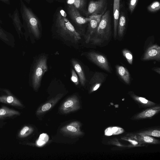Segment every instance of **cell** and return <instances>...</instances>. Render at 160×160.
<instances>
[{"label":"cell","instance_id":"cell-1","mask_svg":"<svg viewBox=\"0 0 160 160\" xmlns=\"http://www.w3.org/2000/svg\"><path fill=\"white\" fill-rule=\"evenodd\" d=\"M63 11H60L56 21L57 32L64 39L76 43L81 39L79 33L66 18Z\"/></svg>","mask_w":160,"mask_h":160},{"label":"cell","instance_id":"cell-2","mask_svg":"<svg viewBox=\"0 0 160 160\" xmlns=\"http://www.w3.org/2000/svg\"><path fill=\"white\" fill-rule=\"evenodd\" d=\"M111 17L109 10H107L102 15L97 29L92 35L89 42L94 45H100L108 40L111 34Z\"/></svg>","mask_w":160,"mask_h":160},{"label":"cell","instance_id":"cell-3","mask_svg":"<svg viewBox=\"0 0 160 160\" xmlns=\"http://www.w3.org/2000/svg\"><path fill=\"white\" fill-rule=\"evenodd\" d=\"M20 9L23 23L36 38H38L40 32V23L38 18L22 0H20Z\"/></svg>","mask_w":160,"mask_h":160},{"label":"cell","instance_id":"cell-4","mask_svg":"<svg viewBox=\"0 0 160 160\" xmlns=\"http://www.w3.org/2000/svg\"><path fill=\"white\" fill-rule=\"evenodd\" d=\"M47 70V57L41 56L37 62L32 76V84L35 89L39 87L42 78Z\"/></svg>","mask_w":160,"mask_h":160},{"label":"cell","instance_id":"cell-5","mask_svg":"<svg viewBox=\"0 0 160 160\" xmlns=\"http://www.w3.org/2000/svg\"><path fill=\"white\" fill-rule=\"evenodd\" d=\"M107 6V0L91 1L88 6L87 15H103L106 11Z\"/></svg>","mask_w":160,"mask_h":160},{"label":"cell","instance_id":"cell-6","mask_svg":"<svg viewBox=\"0 0 160 160\" xmlns=\"http://www.w3.org/2000/svg\"><path fill=\"white\" fill-rule=\"evenodd\" d=\"M102 14H93L89 16L90 20L88 30L84 37L86 43L89 42L90 40L92 35L97 30L100 23Z\"/></svg>","mask_w":160,"mask_h":160},{"label":"cell","instance_id":"cell-7","mask_svg":"<svg viewBox=\"0 0 160 160\" xmlns=\"http://www.w3.org/2000/svg\"><path fill=\"white\" fill-rule=\"evenodd\" d=\"M88 58L101 68L110 72V69L108 61L103 55L94 52H90L87 54Z\"/></svg>","mask_w":160,"mask_h":160},{"label":"cell","instance_id":"cell-8","mask_svg":"<svg viewBox=\"0 0 160 160\" xmlns=\"http://www.w3.org/2000/svg\"><path fill=\"white\" fill-rule=\"evenodd\" d=\"M80 108L79 100L75 95L72 96L67 99L60 108L61 112L67 113L78 110Z\"/></svg>","mask_w":160,"mask_h":160},{"label":"cell","instance_id":"cell-9","mask_svg":"<svg viewBox=\"0 0 160 160\" xmlns=\"http://www.w3.org/2000/svg\"><path fill=\"white\" fill-rule=\"evenodd\" d=\"M68 12L71 19L75 23L82 25L88 22L90 18L82 16L78 10L73 5L69 4L68 7Z\"/></svg>","mask_w":160,"mask_h":160},{"label":"cell","instance_id":"cell-10","mask_svg":"<svg viewBox=\"0 0 160 160\" xmlns=\"http://www.w3.org/2000/svg\"><path fill=\"white\" fill-rule=\"evenodd\" d=\"M142 60H160V47L157 45H153L149 47L144 55Z\"/></svg>","mask_w":160,"mask_h":160},{"label":"cell","instance_id":"cell-11","mask_svg":"<svg viewBox=\"0 0 160 160\" xmlns=\"http://www.w3.org/2000/svg\"><path fill=\"white\" fill-rule=\"evenodd\" d=\"M79 122H72L63 128L61 131L65 133L72 136L81 135L82 133L80 131Z\"/></svg>","mask_w":160,"mask_h":160},{"label":"cell","instance_id":"cell-12","mask_svg":"<svg viewBox=\"0 0 160 160\" xmlns=\"http://www.w3.org/2000/svg\"><path fill=\"white\" fill-rule=\"evenodd\" d=\"M105 78V76L102 73L96 72L89 82L91 86V91L93 92L97 90L103 82Z\"/></svg>","mask_w":160,"mask_h":160},{"label":"cell","instance_id":"cell-13","mask_svg":"<svg viewBox=\"0 0 160 160\" xmlns=\"http://www.w3.org/2000/svg\"><path fill=\"white\" fill-rule=\"evenodd\" d=\"M120 0H114L113 4V14L114 22V36L116 38L117 34V26L120 13Z\"/></svg>","mask_w":160,"mask_h":160},{"label":"cell","instance_id":"cell-14","mask_svg":"<svg viewBox=\"0 0 160 160\" xmlns=\"http://www.w3.org/2000/svg\"><path fill=\"white\" fill-rule=\"evenodd\" d=\"M72 64L78 74L81 84L84 86L86 82V79L83 69L79 63L75 60L72 59Z\"/></svg>","mask_w":160,"mask_h":160},{"label":"cell","instance_id":"cell-15","mask_svg":"<svg viewBox=\"0 0 160 160\" xmlns=\"http://www.w3.org/2000/svg\"><path fill=\"white\" fill-rule=\"evenodd\" d=\"M126 24V18L124 13L121 12L118 21L117 32L119 37H122L124 34Z\"/></svg>","mask_w":160,"mask_h":160},{"label":"cell","instance_id":"cell-16","mask_svg":"<svg viewBox=\"0 0 160 160\" xmlns=\"http://www.w3.org/2000/svg\"><path fill=\"white\" fill-rule=\"evenodd\" d=\"M116 69L118 74L121 78L126 83L129 84L130 82V75L127 69L121 66H117Z\"/></svg>","mask_w":160,"mask_h":160},{"label":"cell","instance_id":"cell-17","mask_svg":"<svg viewBox=\"0 0 160 160\" xmlns=\"http://www.w3.org/2000/svg\"><path fill=\"white\" fill-rule=\"evenodd\" d=\"M62 96L61 94H59L55 98L43 105L38 110L37 112L38 114L43 113L49 110L54 105V103H55Z\"/></svg>","mask_w":160,"mask_h":160},{"label":"cell","instance_id":"cell-18","mask_svg":"<svg viewBox=\"0 0 160 160\" xmlns=\"http://www.w3.org/2000/svg\"><path fill=\"white\" fill-rule=\"evenodd\" d=\"M19 114L18 112L5 107L0 108V119L9 117Z\"/></svg>","mask_w":160,"mask_h":160},{"label":"cell","instance_id":"cell-19","mask_svg":"<svg viewBox=\"0 0 160 160\" xmlns=\"http://www.w3.org/2000/svg\"><path fill=\"white\" fill-rule=\"evenodd\" d=\"M0 102L7 103L12 105L21 106L20 102L12 96L0 97Z\"/></svg>","mask_w":160,"mask_h":160},{"label":"cell","instance_id":"cell-20","mask_svg":"<svg viewBox=\"0 0 160 160\" xmlns=\"http://www.w3.org/2000/svg\"><path fill=\"white\" fill-rule=\"evenodd\" d=\"M124 132V129L119 127H109L107 128L105 130V135L110 136L112 135H116L121 134Z\"/></svg>","mask_w":160,"mask_h":160},{"label":"cell","instance_id":"cell-21","mask_svg":"<svg viewBox=\"0 0 160 160\" xmlns=\"http://www.w3.org/2000/svg\"><path fill=\"white\" fill-rule=\"evenodd\" d=\"M159 110V107L151 108L139 113L137 117L142 118L151 117L156 114Z\"/></svg>","mask_w":160,"mask_h":160},{"label":"cell","instance_id":"cell-22","mask_svg":"<svg viewBox=\"0 0 160 160\" xmlns=\"http://www.w3.org/2000/svg\"><path fill=\"white\" fill-rule=\"evenodd\" d=\"M11 18L17 29L19 32L21 31V28L22 25L19 18L18 11L17 9L14 12L13 15L11 16Z\"/></svg>","mask_w":160,"mask_h":160},{"label":"cell","instance_id":"cell-23","mask_svg":"<svg viewBox=\"0 0 160 160\" xmlns=\"http://www.w3.org/2000/svg\"><path fill=\"white\" fill-rule=\"evenodd\" d=\"M48 135L45 133L41 134L36 142V144L38 146H42L45 144L48 141Z\"/></svg>","mask_w":160,"mask_h":160},{"label":"cell","instance_id":"cell-24","mask_svg":"<svg viewBox=\"0 0 160 160\" xmlns=\"http://www.w3.org/2000/svg\"><path fill=\"white\" fill-rule=\"evenodd\" d=\"M160 9V3L158 1L152 2L147 7V10L151 12H154L158 11Z\"/></svg>","mask_w":160,"mask_h":160},{"label":"cell","instance_id":"cell-25","mask_svg":"<svg viewBox=\"0 0 160 160\" xmlns=\"http://www.w3.org/2000/svg\"><path fill=\"white\" fill-rule=\"evenodd\" d=\"M86 2V0H74L73 5L78 10H83Z\"/></svg>","mask_w":160,"mask_h":160},{"label":"cell","instance_id":"cell-26","mask_svg":"<svg viewBox=\"0 0 160 160\" xmlns=\"http://www.w3.org/2000/svg\"><path fill=\"white\" fill-rule=\"evenodd\" d=\"M32 131V130L31 128L28 126H25L20 131L19 136L20 137H26L29 135Z\"/></svg>","mask_w":160,"mask_h":160},{"label":"cell","instance_id":"cell-27","mask_svg":"<svg viewBox=\"0 0 160 160\" xmlns=\"http://www.w3.org/2000/svg\"><path fill=\"white\" fill-rule=\"evenodd\" d=\"M122 53L128 62L132 64L133 61V56L131 52L128 50L124 49L122 51Z\"/></svg>","mask_w":160,"mask_h":160},{"label":"cell","instance_id":"cell-28","mask_svg":"<svg viewBox=\"0 0 160 160\" xmlns=\"http://www.w3.org/2000/svg\"><path fill=\"white\" fill-rule=\"evenodd\" d=\"M71 71V80L76 85H78L79 81L78 76L73 69H72Z\"/></svg>","mask_w":160,"mask_h":160},{"label":"cell","instance_id":"cell-29","mask_svg":"<svg viewBox=\"0 0 160 160\" xmlns=\"http://www.w3.org/2000/svg\"><path fill=\"white\" fill-rule=\"evenodd\" d=\"M138 0H130L129 8L131 13L134 10L138 3Z\"/></svg>","mask_w":160,"mask_h":160},{"label":"cell","instance_id":"cell-30","mask_svg":"<svg viewBox=\"0 0 160 160\" xmlns=\"http://www.w3.org/2000/svg\"><path fill=\"white\" fill-rule=\"evenodd\" d=\"M143 139L144 142L148 143H153L155 142V139L153 138L148 136H143Z\"/></svg>","mask_w":160,"mask_h":160},{"label":"cell","instance_id":"cell-31","mask_svg":"<svg viewBox=\"0 0 160 160\" xmlns=\"http://www.w3.org/2000/svg\"><path fill=\"white\" fill-rule=\"evenodd\" d=\"M151 135L155 137H160V132L159 130H154L151 132Z\"/></svg>","mask_w":160,"mask_h":160},{"label":"cell","instance_id":"cell-32","mask_svg":"<svg viewBox=\"0 0 160 160\" xmlns=\"http://www.w3.org/2000/svg\"><path fill=\"white\" fill-rule=\"evenodd\" d=\"M7 36L5 33L2 29L0 28V38L6 40L5 39Z\"/></svg>","mask_w":160,"mask_h":160},{"label":"cell","instance_id":"cell-33","mask_svg":"<svg viewBox=\"0 0 160 160\" xmlns=\"http://www.w3.org/2000/svg\"><path fill=\"white\" fill-rule=\"evenodd\" d=\"M138 99L142 103H147L148 102V100L145 98L142 97H139Z\"/></svg>","mask_w":160,"mask_h":160},{"label":"cell","instance_id":"cell-34","mask_svg":"<svg viewBox=\"0 0 160 160\" xmlns=\"http://www.w3.org/2000/svg\"><path fill=\"white\" fill-rule=\"evenodd\" d=\"M154 69L153 68V70L157 72L159 74H160V68H155Z\"/></svg>","mask_w":160,"mask_h":160},{"label":"cell","instance_id":"cell-35","mask_svg":"<svg viewBox=\"0 0 160 160\" xmlns=\"http://www.w3.org/2000/svg\"><path fill=\"white\" fill-rule=\"evenodd\" d=\"M2 2H4L5 3H6L7 4H9V0H0Z\"/></svg>","mask_w":160,"mask_h":160},{"label":"cell","instance_id":"cell-36","mask_svg":"<svg viewBox=\"0 0 160 160\" xmlns=\"http://www.w3.org/2000/svg\"><path fill=\"white\" fill-rule=\"evenodd\" d=\"M25 1H26L27 2L29 3L30 2V0H24Z\"/></svg>","mask_w":160,"mask_h":160},{"label":"cell","instance_id":"cell-37","mask_svg":"<svg viewBox=\"0 0 160 160\" xmlns=\"http://www.w3.org/2000/svg\"></svg>","mask_w":160,"mask_h":160}]
</instances>
